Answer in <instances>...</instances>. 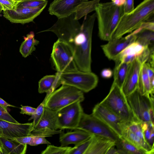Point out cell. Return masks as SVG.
<instances>
[{
	"label": "cell",
	"instance_id": "obj_1",
	"mask_svg": "<svg viewBox=\"0 0 154 154\" xmlns=\"http://www.w3.org/2000/svg\"><path fill=\"white\" fill-rule=\"evenodd\" d=\"M75 12L58 18L49 28L39 32H51L66 42L71 49L79 70L91 71V51L93 29L96 17L95 12L85 16L81 24L75 18Z\"/></svg>",
	"mask_w": 154,
	"mask_h": 154
},
{
	"label": "cell",
	"instance_id": "obj_2",
	"mask_svg": "<svg viewBox=\"0 0 154 154\" xmlns=\"http://www.w3.org/2000/svg\"><path fill=\"white\" fill-rule=\"evenodd\" d=\"M154 14V0H143L132 11L123 14L112 38L122 37L139 28L143 23L152 21Z\"/></svg>",
	"mask_w": 154,
	"mask_h": 154
},
{
	"label": "cell",
	"instance_id": "obj_3",
	"mask_svg": "<svg viewBox=\"0 0 154 154\" xmlns=\"http://www.w3.org/2000/svg\"><path fill=\"white\" fill-rule=\"evenodd\" d=\"M95 11L99 37L101 40L108 41L112 38L120 19L124 14L123 6H117L112 2L100 3Z\"/></svg>",
	"mask_w": 154,
	"mask_h": 154
},
{
	"label": "cell",
	"instance_id": "obj_4",
	"mask_svg": "<svg viewBox=\"0 0 154 154\" xmlns=\"http://www.w3.org/2000/svg\"><path fill=\"white\" fill-rule=\"evenodd\" d=\"M100 103L116 115L122 123L127 124L138 120L134 116L122 89L113 83L109 94Z\"/></svg>",
	"mask_w": 154,
	"mask_h": 154
},
{
	"label": "cell",
	"instance_id": "obj_5",
	"mask_svg": "<svg viewBox=\"0 0 154 154\" xmlns=\"http://www.w3.org/2000/svg\"><path fill=\"white\" fill-rule=\"evenodd\" d=\"M83 92L74 87L62 85L47 97L45 107L57 112L63 108L77 102L84 100Z\"/></svg>",
	"mask_w": 154,
	"mask_h": 154
},
{
	"label": "cell",
	"instance_id": "obj_6",
	"mask_svg": "<svg viewBox=\"0 0 154 154\" xmlns=\"http://www.w3.org/2000/svg\"><path fill=\"white\" fill-rule=\"evenodd\" d=\"M126 97L134 116L138 120L154 123V95L142 94L137 89Z\"/></svg>",
	"mask_w": 154,
	"mask_h": 154
},
{
	"label": "cell",
	"instance_id": "obj_7",
	"mask_svg": "<svg viewBox=\"0 0 154 154\" xmlns=\"http://www.w3.org/2000/svg\"><path fill=\"white\" fill-rule=\"evenodd\" d=\"M61 85L75 88L83 92H88L97 86L98 78L95 73L79 70L64 72H57Z\"/></svg>",
	"mask_w": 154,
	"mask_h": 154
},
{
	"label": "cell",
	"instance_id": "obj_8",
	"mask_svg": "<svg viewBox=\"0 0 154 154\" xmlns=\"http://www.w3.org/2000/svg\"><path fill=\"white\" fill-rule=\"evenodd\" d=\"M51 57L57 72H64L79 70L70 48L66 42L59 38L54 44Z\"/></svg>",
	"mask_w": 154,
	"mask_h": 154
},
{
	"label": "cell",
	"instance_id": "obj_9",
	"mask_svg": "<svg viewBox=\"0 0 154 154\" xmlns=\"http://www.w3.org/2000/svg\"><path fill=\"white\" fill-rule=\"evenodd\" d=\"M76 129L85 131L93 135L103 137L116 142L119 137L110 128L92 114L83 112Z\"/></svg>",
	"mask_w": 154,
	"mask_h": 154
},
{
	"label": "cell",
	"instance_id": "obj_10",
	"mask_svg": "<svg viewBox=\"0 0 154 154\" xmlns=\"http://www.w3.org/2000/svg\"><path fill=\"white\" fill-rule=\"evenodd\" d=\"M81 103L75 102L57 112L58 129H76L84 112Z\"/></svg>",
	"mask_w": 154,
	"mask_h": 154
},
{
	"label": "cell",
	"instance_id": "obj_11",
	"mask_svg": "<svg viewBox=\"0 0 154 154\" xmlns=\"http://www.w3.org/2000/svg\"><path fill=\"white\" fill-rule=\"evenodd\" d=\"M57 112L45 107L43 114L36 125L34 127L31 134L45 137L59 134L62 130H58Z\"/></svg>",
	"mask_w": 154,
	"mask_h": 154
},
{
	"label": "cell",
	"instance_id": "obj_12",
	"mask_svg": "<svg viewBox=\"0 0 154 154\" xmlns=\"http://www.w3.org/2000/svg\"><path fill=\"white\" fill-rule=\"evenodd\" d=\"M45 4L36 8H23L3 11V16L12 23L24 24L32 22L45 8Z\"/></svg>",
	"mask_w": 154,
	"mask_h": 154
},
{
	"label": "cell",
	"instance_id": "obj_13",
	"mask_svg": "<svg viewBox=\"0 0 154 154\" xmlns=\"http://www.w3.org/2000/svg\"><path fill=\"white\" fill-rule=\"evenodd\" d=\"M92 114L112 130L120 138L122 136L119 117L106 106L99 103L94 108Z\"/></svg>",
	"mask_w": 154,
	"mask_h": 154
},
{
	"label": "cell",
	"instance_id": "obj_14",
	"mask_svg": "<svg viewBox=\"0 0 154 154\" xmlns=\"http://www.w3.org/2000/svg\"><path fill=\"white\" fill-rule=\"evenodd\" d=\"M136 38V35L132 32L125 37L112 38L101 47L106 57L109 59L114 61L124 49L135 41Z\"/></svg>",
	"mask_w": 154,
	"mask_h": 154
},
{
	"label": "cell",
	"instance_id": "obj_15",
	"mask_svg": "<svg viewBox=\"0 0 154 154\" xmlns=\"http://www.w3.org/2000/svg\"><path fill=\"white\" fill-rule=\"evenodd\" d=\"M88 0H54L50 4L48 11L51 15L58 18L66 17L75 12L82 3Z\"/></svg>",
	"mask_w": 154,
	"mask_h": 154
},
{
	"label": "cell",
	"instance_id": "obj_16",
	"mask_svg": "<svg viewBox=\"0 0 154 154\" xmlns=\"http://www.w3.org/2000/svg\"><path fill=\"white\" fill-rule=\"evenodd\" d=\"M33 127V122L14 123L0 119V128L2 129V137L9 139L30 135Z\"/></svg>",
	"mask_w": 154,
	"mask_h": 154
},
{
	"label": "cell",
	"instance_id": "obj_17",
	"mask_svg": "<svg viewBox=\"0 0 154 154\" xmlns=\"http://www.w3.org/2000/svg\"><path fill=\"white\" fill-rule=\"evenodd\" d=\"M143 64L138 58H135L130 63L127 75L121 89L126 97L137 89L140 72Z\"/></svg>",
	"mask_w": 154,
	"mask_h": 154
},
{
	"label": "cell",
	"instance_id": "obj_18",
	"mask_svg": "<svg viewBox=\"0 0 154 154\" xmlns=\"http://www.w3.org/2000/svg\"><path fill=\"white\" fill-rule=\"evenodd\" d=\"M145 46L136 41L132 43L117 56L114 60L116 64L121 62L130 63L141 55Z\"/></svg>",
	"mask_w": 154,
	"mask_h": 154
},
{
	"label": "cell",
	"instance_id": "obj_19",
	"mask_svg": "<svg viewBox=\"0 0 154 154\" xmlns=\"http://www.w3.org/2000/svg\"><path fill=\"white\" fill-rule=\"evenodd\" d=\"M122 136L142 151L143 154H153L154 149L151 147L145 140L131 131L124 123L120 124Z\"/></svg>",
	"mask_w": 154,
	"mask_h": 154
},
{
	"label": "cell",
	"instance_id": "obj_20",
	"mask_svg": "<svg viewBox=\"0 0 154 154\" xmlns=\"http://www.w3.org/2000/svg\"><path fill=\"white\" fill-rule=\"evenodd\" d=\"M73 131L59 134V142L62 146L70 144H78L91 137L93 135L85 131L75 129Z\"/></svg>",
	"mask_w": 154,
	"mask_h": 154
},
{
	"label": "cell",
	"instance_id": "obj_21",
	"mask_svg": "<svg viewBox=\"0 0 154 154\" xmlns=\"http://www.w3.org/2000/svg\"><path fill=\"white\" fill-rule=\"evenodd\" d=\"M116 142L103 137L93 135L91 141L85 154H106L115 145Z\"/></svg>",
	"mask_w": 154,
	"mask_h": 154
},
{
	"label": "cell",
	"instance_id": "obj_22",
	"mask_svg": "<svg viewBox=\"0 0 154 154\" xmlns=\"http://www.w3.org/2000/svg\"><path fill=\"white\" fill-rule=\"evenodd\" d=\"M60 85L58 76L56 73L55 75H45L38 82V92L40 94L52 92Z\"/></svg>",
	"mask_w": 154,
	"mask_h": 154
},
{
	"label": "cell",
	"instance_id": "obj_23",
	"mask_svg": "<svg viewBox=\"0 0 154 154\" xmlns=\"http://www.w3.org/2000/svg\"><path fill=\"white\" fill-rule=\"evenodd\" d=\"M137 89L143 95H149L154 94V91L151 88L145 63L142 65L140 70Z\"/></svg>",
	"mask_w": 154,
	"mask_h": 154
},
{
	"label": "cell",
	"instance_id": "obj_24",
	"mask_svg": "<svg viewBox=\"0 0 154 154\" xmlns=\"http://www.w3.org/2000/svg\"><path fill=\"white\" fill-rule=\"evenodd\" d=\"M5 154H25L26 153L27 145L23 144L13 139L1 137Z\"/></svg>",
	"mask_w": 154,
	"mask_h": 154
},
{
	"label": "cell",
	"instance_id": "obj_25",
	"mask_svg": "<svg viewBox=\"0 0 154 154\" xmlns=\"http://www.w3.org/2000/svg\"><path fill=\"white\" fill-rule=\"evenodd\" d=\"M24 41L21 43L20 48V52L23 57H26L35 50V46L37 45L39 41L35 39V35L31 32L24 37Z\"/></svg>",
	"mask_w": 154,
	"mask_h": 154
},
{
	"label": "cell",
	"instance_id": "obj_26",
	"mask_svg": "<svg viewBox=\"0 0 154 154\" xmlns=\"http://www.w3.org/2000/svg\"><path fill=\"white\" fill-rule=\"evenodd\" d=\"M154 31L140 27L132 32L136 36V42L144 46L154 47Z\"/></svg>",
	"mask_w": 154,
	"mask_h": 154
},
{
	"label": "cell",
	"instance_id": "obj_27",
	"mask_svg": "<svg viewBox=\"0 0 154 154\" xmlns=\"http://www.w3.org/2000/svg\"><path fill=\"white\" fill-rule=\"evenodd\" d=\"M130 63L121 62L116 64L113 72V83L122 89L128 69Z\"/></svg>",
	"mask_w": 154,
	"mask_h": 154
},
{
	"label": "cell",
	"instance_id": "obj_28",
	"mask_svg": "<svg viewBox=\"0 0 154 154\" xmlns=\"http://www.w3.org/2000/svg\"><path fill=\"white\" fill-rule=\"evenodd\" d=\"M117 154H143V152L134 145L123 138H119L116 142Z\"/></svg>",
	"mask_w": 154,
	"mask_h": 154
},
{
	"label": "cell",
	"instance_id": "obj_29",
	"mask_svg": "<svg viewBox=\"0 0 154 154\" xmlns=\"http://www.w3.org/2000/svg\"><path fill=\"white\" fill-rule=\"evenodd\" d=\"M100 0H92L83 2L75 12V18L79 20L89 13L95 11Z\"/></svg>",
	"mask_w": 154,
	"mask_h": 154
},
{
	"label": "cell",
	"instance_id": "obj_30",
	"mask_svg": "<svg viewBox=\"0 0 154 154\" xmlns=\"http://www.w3.org/2000/svg\"><path fill=\"white\" fill-rule=\"evenodd\" d=\"M141 126L145 140L154 149V123L151 122H141Z\"/></svg>",
	"mask_w": 154,
	"mask_h": 154
},
{
	"label": "cell",
	"instance_id": "obj_31",
	"mask_svg": "<svg viewBox=\"0 0 154 154\" xmlns=\"http://www.w3.org/2000/svg\"><path fill=\"white\" fill-rule=\"evenodd\" d=\"M47 3L48 1L47 0H22L20 1H18L15 8H36L47 4Z\"/></svg>",
	"mask_w": 154,
	"mask_h": 154
},
{
	"label": "cell",
	"instance_id": "obj_32",
	"mask_svg": "<svg viewBox=\"0 0 154 154\" xmlns=\"http://www.w3.org/2000/svg\"><path fill=\"white\" fill-rule=\"evenodd\" d=\"M72 148L70 146H57L51 144L48 145L46 148L42 151L41 154H68Z\"/></svg>",
	"mask_w": 154,
	"mask_h": 154
},
{
	"label": "cell",
	"instance_id": "obj_33",
	"mask_svg": "<svg viewBox=\"0 0 154 154\" xmlns=\"http://www.w3.org/2000/svg\"><path fill=\"white\" fill-rule=\"evenodd\" d=\"M92 136L88 139L75 145L73 147H72L68 154H85L91 141Z\"/></svg>",
	"mask_w": 154,
	"mask_h": 154
},
{
	"label": "cell",
	"instance_id": "obj_34",
	"mask_svg": "<svg viewBox=\"0 0 154 154\" xmlns=\"http://www.w3.org/2000/svg\"><path fill=\"white\" fill-rule=\"evenodd\" d=\"M51 93L50 92L46 93V95L43 101L36 108V111L35 113L32 114L29 119L28 121L33 120V122H32L33 124V128L36 125L41 118L44 112L45 100L48 96Z\"/></svg>",
	"mask_w": 154,
	"mask_h": 154
},
{
	"label": "cell",
	"instance_id": "obj_35",
	"mask_svg": "<svg viewBox=\"0 0 154 154\" xmlns=\"http://www.w3.org/2000/svg\"><path fill=\"white\" fill-rule=\"evenodd\" d=\"M0 119L14 123H19L8 112L7 109L0 107Z\"/></svg>",
	"mask_w": 154,
	"mask_h": 154
},
{
	"label": "cell",
	"instance_id": "obj_36",
	"mask_svg": "<svg viewBox=\"0 0 154 154\" xmlns=\"http://www.w3.org/2000/svg\"><path fill=\"white\" fill-rule=\"evenodd\" d=\"M18 2L17 0H0V4L3 11L12 10L15 8Z\"/></svg>",
	"mask_w": 154,
	"mask_h": 154
},
{
	"label": "cell",
	"instance_id": "obj_37",
	"mask_svg": "<svg viewBox=\"0 0 154 154\" xmlns=\"http://www.w3.org/2000/svg\"><path fill=\"white\" fill-rule=\"evenodd\" d=\"M34 138V136L31 134L28 136L15 137L12 139L23 144L29 145L32 146Z\"/></svg>",
	"mask_w": 154,
	"mask_h": 154
},
{
	"label": "cell",
	"instance_id": "obj_38",
	"mask_svg": "<svg viewBox=\"0 0 154 154\" xmlns=\"http://www.w3.org/2000/svg\"><path fill=\"white\" fill-rule=\"evenodd\" d=\"M148 75L150 80L152 90H154V67L148 62L145 63Z\"/></svg>",
	"mask_w": 154,
	"mask_h": 154
},
{
	"label": "cell",
	"instance_id": "obj_39",
	"mask_svg": "<svg viewBox=\"0 0 154 154\" xmlns=\"http://www.w3.org/2000/svg\"><path fill=\"white\" fill-rule=\"evenodd\" d=\"M42 144L49 145L51 144V143L44 137L40 136H34V138L32 146H36Z\"/></svg>",
	"mask_w": 154,
	"mask_h": 154
},
{
	"label": "cell",
	"instance_id": "obj_40",
	"mask_svg": "<svg viewBox=\"0 0 154 154\" xmlns=\"http://www.w3.org/2000/svg\"><path fill=\"white\" fill-rule=\"evenodd\" d=\"M21 107L20 108L21 110L20 113L21 114H25L31 116L35 113L36 108L28 106H23L21 105Z\"/></svg>",
	"mask_w": 154,
	"mask_h": 154
},
{
	"label": "cell",
	"instance_id": "obj_41",
	"mask_svg": "<svg viewBox=\"0 0 154 154\" xmlns=\"http://www.w3.org/2000/svg\"><path fill=\"white\" fill-rule=\"evenodd\" d=\"M134 9V0H125L123 5L124 13H129Z\"/></svg>",
	"mask_w": 154,
	"mask_h": 154
},
{
	"label": "cell",
	"instance_id": "obj_42",
	"mask_svg": "<svg viewBox=\"0 0 154 154\" xmlns=\"http://www.w3.org/2000/svg\"><path fill=\"white\" fill-rule=\"evenodd\" d=\"M142 28L154 31V20L143 23L140 27Z\"/></svg>",
	"mask_w": 154,
	"mask_h": 154
},
{
	"label": "cell",
	"instance_id": "obj_43",
	"mask_svg": "<svg viewBox=\"0 0 154 154\" xmlns=\"http://www.w3.org/2000/svg\"><path fill=\"white\" fill-rule=\"evenodd\" d=\"M113 72L109 68H105L102 70L101 72V76L104 78L109 79L112 77Z\"/></svg>",
	"mask_w": 154,
	"mask_h": 154
},
{
	"label": "cell",
	"instance_id": "obj_44",
	"mask_svg": "<svg viewBox=\"0 0 154 154\" xmlns=\"http://www.w3.org/2000/svg\"><path fill=\"white\" fill-rule=\"evenodd\" d=\"M0 107L4 109H7L8 107H17L16 106L10 104L0 97Z\"/></svg>",
	"mask_w": 154,
	"mask_h": 154
},
{
	"label": "cell",
	"instance_id": "obj_45",
	"mask_svg": "<svg viewBox=\"0 0 154 154\" xmlns=\"http://www.w3.org/2000/svg\"><path fill=\"white\" fill-rule=\"evenodd\" d=\"M3 134L2 129L0 128V154H5V149L3 144L1 140V137H3Z\"/></svg>",
	"mask_w": 154,
	"mask_h": 154
},
{
	"label": "cell",
	"instance_id": "obj_46",
	"mask_svg": "<svg viewBox=\"0 0 154 154\" xmlns=\"http://www.w3.org/2000/svg\"><path fill=\"white\" fill-rule=\"evenodd\" d=\"M117 154V149L116 146V144L115 145L112 146L107 151L106 154Z\"/></svg>",
	"mask_w": 154,
	"mask_h": 154
},
{
	"label": "cell",
	"instance_id": "obj_47",
	"mask_svg": "<svg viewBox=\"0 0 154 154\" xmlns=\"http://www.w3.org/2000/svg\"><path fill=\"white\" fill-rule=\"evenodd\" d=\"M112 2L116 5L118 6H121L124 5L125 0H115Z\"/></svg>",
	"mask_w": 154,
	"mask_h": 154
},
{
	"label": "cell",
	"instance_id": "obj_48",
	"mask_svg": "<svg viewBox=\"0 0 154 154\" xmlns=\"http://www.w3.org/2000/svg\"><path fill=\"white\" fill-rule=\"evenodd\" d=\"M2 10H3L2 7L0 4V12H1Z\"/></svg>",
	"mask_w": 154,
	"mask_h": 154
},
{
	"label": "cell",
	"instance_id": "obj_49",
	"mask_svg": "<svg viewBox=\"0 0 154 154\" xmlns=\"http://www.w3.org/2000/svg\"><path fill=\"white\" fill-rule=\"evenodd\" d=\"M112 0V2H113L115 0Z\"/></svg>",
	"mask_w": 154,
	"mask_h": 154
},
{
	"label": "cell",
	"instance_id": "obj_50",
	"mask_svg": "<svg viewBox=\"0 0 154 154\" xmlns=\"http://www.w3.org/2000/svg\"><path fill=\"white\" fill-rule=\"evenodd\" d=\"M17 0L18 1H21L22 0Z\"/></svg>",
	"mask_w": 154,
	"mask_h": 154
},
{
	"label": "cell",
	"instance_id": "obj_51",
	"mask_svg": "<svg viewBox=\"0 0 154 154\" xmlns=\"http://www.w3.org/2000/svg\"><path fill=\"white\" fill-rule=\"evenodd\" d=\"M0 55H1V54H0Z\"/></svg>",
	"mask_w": 154,
	"mask_h": 154
}]
</instances>
